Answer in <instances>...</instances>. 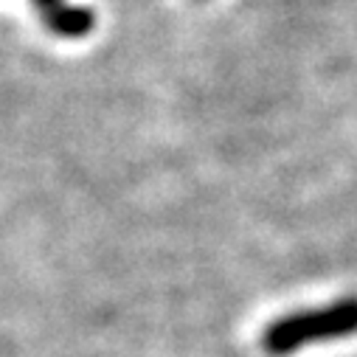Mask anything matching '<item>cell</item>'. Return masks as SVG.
I'll return each mask as SVG.
<instances>
[{
	"instance_id": "1",
	"label": "cell",
	"mask_w": 357,
	"mask_h": 357,
	"mask_svg": "<svg viewBox=\"0 0 357 357\" xmlns=\"http://www.w3.org/2000/svg\"><path fill=\"white\" fill-rule=\"evenodd\" d=\"M357 335V296L337 298L321 310L290 312L261 332V349L271 357H287L307 343Z\"/></svg>"
}]
</instances>
